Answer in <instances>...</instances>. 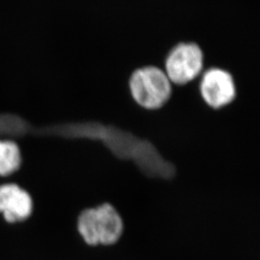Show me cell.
<instances>
[{"mask_svg": "<svg viewBox=\"0 0 260 260\" xmlns=\"http://www.w3.org/2000/svg\"><path fill=\"white\" fill-rule=\"evenodd\" d=\"M131 99L140 108L155 111L164 107L173 93V84L165 72L155 66L136 70L128 80Z\"/></svg>", "mask_w": 260, "mask_h": 260, "instance_id": "2", "label": "cell"}, {"mask_svg": "<svg viewBox=\"0 0 260 260\" xmlns=\"http://www.w3.org/2000/svg\"><path fill=\"white\" fill-rule=\"evenodd\" d=\"M23 165V154L19 144L10 139H0V177H9Z\"/></svg>", "mask_w": 260, "mask_h": 260, "instance_id": "6", "label": "cell"}, {"mask_svg": "<svg viewBox=\"0 0 260 260\" xmlns=\"http://www.w3.org/2000/svg\"><path fill=\"white\" fill-rule=\"evenodd\" d=\"M33 212L34 200L26 188L16 182L0 184V214L6 223H25Z\"/></svg>", "mask_w": 260, "mask_h": 260, "instance_id": "5", "label": "cell"}, {"mask_svg": "<svg viewBox=\"0 0 260 260\" xmlns=\"http://www.w3.org/2000/svg\"><path fill=\"white\" fill-rule=\"evenodd\" d=\"M205 69L202 48L195 43H180L169 52L163 70L171 83L183 87L195 81Z\"/></svg>", "mask_w": 260, "mask_h": 260, "instance_id": "3", "label": "cell"}, {"mask_svg": "<svg viewBox=\"0 0 260 260\" xmlns=\"http://www.w3.org/2000/svg\"><path fill=\"white\" fill-rule=\"evenodd\" d=\"M77 232L88 246H112L123 232L121 215L110 204L86 208L77 217Z\"/></svg>", "mask_w": 260, "mask_h": 260, "instance_id": "1", "label": "cell"}, {"mask_svg": "<svg viewBox=\"0 0 260 260\" xmlns=\"http://www.w3.org/2000/svg\"><path fill=\"white\" fill-rule=\"evenodd\" d=\"M199 92L203 102L214 110L229 106L237 98L234 77L219 68H211L203 73L199 81Z\"/></svg>", "mask_w": 260, "mask_h": 260, "instance_id": "4", "label": "cell"}]
</instances>
